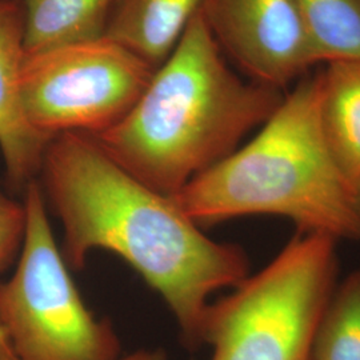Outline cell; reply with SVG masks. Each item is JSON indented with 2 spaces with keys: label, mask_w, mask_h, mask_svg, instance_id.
Returning a JSON list of instances; mask_svg holds the SVG:
<instances>
[{
  "label": "cell",
  "mask_w": 360,
  "mask_h": 360,
  "mask_svg": "<svg viewBox=\"0 0 360 360\" xmlns=\"http://www.w3.org/2000/svg\"><path fill=\"white\" fill-rule=\"evenodd\" d=\"M37 180L62 223L67 266L82 270L98 250L122 257L166 302L184 343L200 347L211 295L250 275L245 250L208 238L172 196L134 178L89 134L52 138Z\"/></svg>",
  "instance_id": "6da1fadb"
},
{
  "label": "cell",
  "mask_w": 360,
  "mask_h": 360,
  "mask_svg": "<svg viewBox=\"0 0 360 360\" xmlns=\"http://www.w3.org/2000/svg\"><path fill=\"white\" fill-rule=\"evenodd\" d=\"M284 95L236 71L199 10L129 114L95 139L134 178L174 196L239 148Z\"/></svg>",
  "instance_id": "7a4b0ae2"
},
{
  "label": "cell",
  "mask_w": 360,
  "mask_h": 360,
  "mask_svg": "<svg viewBox=\"0 0 360 360\" xmlns=\"http://www.w3.org/2000/svg\"><path fill=\"white\" fill-rule=\"evenodd\" d=\"M321 71L302 77L254 136L172 198L200 227L250 215L290 219L299 231L359 240L355 187L321 126Z\"/></svg>",
  "instance_id": "3957f363"
},
{
  "label": "cell",
  "mask_w": 360,
  "mask_h": 360,
  "mask_svg": "<svg viewBox=\"0 0 360 360\" xmlns=\"http://www.w3.org/2000/svg\"><path fill=\"white\" fill-rule=\"evenodd\" d=\"M338 240L300 232L270 263L211 303L203 345L211 360H309L338 278Z\"/></svg>",
  "instance_id": "277c9868"
},
{
  "label": "cell",
  "mask_w": 360,
  "mask_h": 360,
  "mask_svg": "<svg viewBox=\"0 0 360 360\" xmlns=\"http://www.w3.org/2000/svg\"><path fill=\"white\" fill-rule=\"evenodd\" d=\"M26 230L13 275L0 281V326L16 360H117L112 324L94 316L52 232L38 180L23 191Z\"/></svg>",
  "instance_id": "5b68a950"
},
{
  "label": "cell",
  "mask_w": 360,
  "mask_h": 360,
  "mask_svg": "<svg viewBox=\"0 0 360 360\" xmlns=\"http://www.w3.org/2000/svg\"><path fill=\"white\" fill-rule=\"evenodd\" d=\"M155 68L111 39L27 53L20 77L22 105L41 136L99 135L139 101Z\"/></svg>",
  "instance_id": "8992f818"
},
{
  "label": "cell",
  "mask_w": 360,
  "mask_h": 360,
  "mask_svg": "<svg viewBox=\"0 0 360 360\" xmlns=\"http://www.w3.org/2000/svg\"><path fill=\"white\" fill-rule=\"evenodd\" d=\"M212 38L243 77L287 92L316 65L296 0H203Z\"/></svg>",
  "instance_id": "52a82bcc"
},
{
  "label": "cell",
  "mask_w": 360,
  "mask_h": 360,
  "mask_svg": "<svg viewBox=\"0 0 360 360\" xmlns=\"http://www.w3.org/2000/svg\"><path fill=\"white\" fill-rule=\"evenodd\" d=\"M25 15L19 0H0V155L10 186L23 193L38 179L43 155L51 141L27 120L20 77L26 59Z\"/></svg>",
  "instance_id": "ba28073f"
},
{
  "label": "cell",
  "mask_w": 360,
  "mask_h": 360,
  "mask_svg": "<svg viewBox=\"0 0 360 360\" xmlns=\"http://www.w3.org/2000/svg\"><path fill=\"white\" fill-rule=\"evenodd\" d=\"M203 0H115L104 37L154 67L176 49Z\"/></svg>",
  "instance_id": "9c48e42d"
},
{
  "label": "cell",
  "mask_w": 360,
  "mask_h": 360,
  "mask_svg": "<svg viewBox=\"0 0 360 360\" xmlns=\"http://www.w3.org/2000/svg\"><path fill=\"white\" fill-rule=\"evenodd\" d=\"M321 126L336 165L356 188L360 183V59L321 70Z\"/></svg>",
  "instance_id": "30bf717a"
},
{
  "label": "cell",
  "mask_w": 360,
  "mask_h": 360,
  "mask_svg": "<svg viewBox=\"0 0 360 360\" xmlns=\"http://www.w3.org/2000/svg\"><path fill=\"white\" fill-rule=\"evenodd\" d=\"M27 53L102 38L115 0H19Z\"/></svg>",
  "instance_id": "8fae6325"
},
{
  "label": "cell",
  "mask_w": 360,
  "mask_h": 360,
  "mask_svg": "<svg viewBox=\"0 0 360 360\" xmlns=\"http://www.w3.org/2000/svg\"><path fill=\"white\" fill-rule=\"evenodd\" d=\"M315 63L360 59V0H296Z\"/></svg>",
  "instance_id": "7c38bea8"
},
{
  "label": "cell",
  "mask_w": 360,
  "mask_h": 360,
  "mask_svg": "<svg viewBox=\"0 0 360 360\" xmlns=\"http://www.w3.org/2000/svg\"><path fill=\"white\" fill-rule=\"evenodd\" d=\"M309 360H360V270L335 285L318 323Z\"/></svg>",
  "instance_id": "4fadbf2b"
},
{
  "label": "cell",
  "mask_w": 360,
  "mask_h": 360,
  "mask_svg": "<svg viewBox=\"0 0 360 360\" xmlns=\"http://www.w3.org/2000/svg\"><path fill=\"white\" fill-rule=\"evenodd\" d=\"M26 230L23 202H16L0 190V271L20 251Z\"/></svg>",
  "instance_id": "5bb4252c"
},
{
  "label": "cell",
  "mask_w": 360,
  "mask_h": 360,
  "mask_svg": "<svg viewBox=\"0 0 360 360\" xmlns=\"http://www.w3.org/2000/svg\"><path fill=\"white\" fill-rule=\"evenodd\" d=\"M117 360H167V354L160 348L138 349L129 355L120 356Z\"/></svg>",
  "instance_id": "9a60e30c"
},
{
  "label": "cell",
  "mask_w": 360,
  "mask_h": 360,
  "mask_svg": "<svg viewBox=\"0 0 360 360\" xmlns=\"http://www.w3.org/2000/svg\"><path fill=\"white\" fill-rule=\"evenodd\" d=\"M0 360H16L8 338L0 326Z\"/></svg>",
  "instance_id": "2e32d148"
},
{
  "label": "cell",
  "mask_w": 360,
  "mask_h": 360,
  "mask_svg": "<svg viewBox=\"0 0 360 360\" xmlns=\"http://www.w3.org/2000/svg\"><path fill=\"white\" fill-rule=\"evenodd\" d=\"M355 198H356V208H358L360 218V183L356 186V188H355Z\"/></svg>",
  "instance_id": "e0dca14e"
}]
</instances>
